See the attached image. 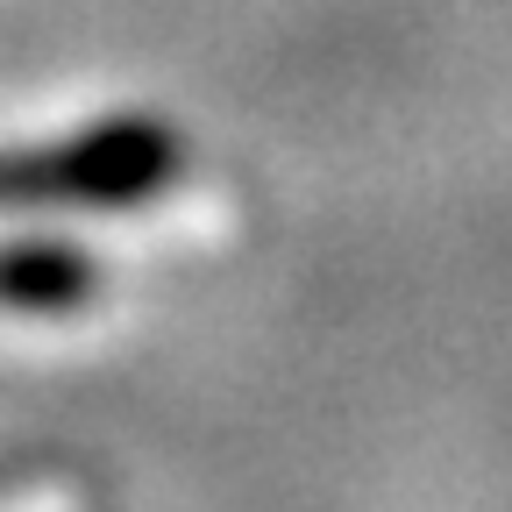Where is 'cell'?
I'll return each mask as SVG.
<instances>
[{"label": "cell", "mask_w": 512, "mask_h": 512, "mask_svg": "<svg viewBox=\"0 0 512 512\" xmlns=\"http://www.w3.org/2000/svg\"><path fill=\"white\" fill-rule=\"evenodd\" d=\"M164 157H171V143L157 128L121 121V128L86 136L64 164L50 157L36 178H0V185L8 192H72V200H136V192H150L164 178Z\"/></svg>", "instance_id": "1"}, {"label": "cell", "mask_w": 512, "mask_h": 512, "mask_svg": "<svg viewBox=\"0 0 512 512\" xmlns=\"http://www.w3.org/2000/svg\"><path fill=\"white\" fill-rule=\"evenodd\" d=\"M93 292H100V271L64 242L0 249V306L15 313H79Z\"/></svg>", "instance_id": "2"}]
</instances>
